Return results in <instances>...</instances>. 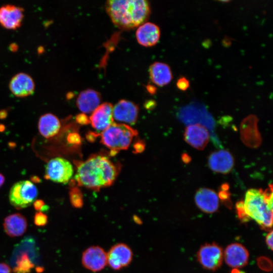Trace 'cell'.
<instances>
[{"label":"cell","mask_w":273,"mask_h":273,"mask_svg":"<svg viewBox=\"0 0 273 273\" xmlns=\"http://www.w3.org/2000/svg\"><path fill=\"white\" fill-rule=\"evenodd\" d=\"M68 141L71 144H77L80 142L79 135L76 133H71L68 136Z\"/></svg>","instance_id":"d6a6232c"},{"label":"cell","mask_w":273,"mask_h":273,"mask_svg":"<svg viewBox=\"0 0 273 273\" xmlns=\"http://www.w3.org/2000/svg\"><path fill=\"white\" fill-rule=\"evenodd\" d=\"M197 258L204 268L215 270L219 268L222 263L223 251L222 248L216 243H206L199 249Z\"/></svg>","instance_id":"52a82bcc"},{"label":"cell","mask_w":273,"mask_h":273,"mask_svg":"<svg viewBox=\"0 0 273 273\" xmlns=\"http://www.w3.org/2000/svg\"><path fill=\"white\" fill-rule=\"evenodd\" d=\"M232 273H242V271H240L238 269L234 268L232 271Z\"/></svg>","instance_id":"60d3db41"},{"label":"cell","mask_w":273,"mask_h":273,"mask_svg":"<svg viewBox=\"0 0 273 273\" xmlns=\"http://www.w3.org/2000/svg\"><path fill=\"white\" fill-rule=\"evenodd\" d=\"M107 254V264L117 270L128 266L132 261L133 253L126 244L117 243L112 246Z\"/></svg>","instance_id":"ba28073f"},{"label":"cell","mask_w":273,"mask_h":273,"mask_svg":"<svg viewBox=\"0 0 273 273\" xmlns=\"http://www.w3.org/2000/svg\"><path fill=\"white\" fill-rule=\"evenodd\" d=\"M258 263L259 267L264 270H269V267L271 269V262L266 257H260L258 259Z\"/></svg>","instance_id":"f546056e"},{"label":"cell","mask_w":273,"mask_h":273,"mask_svg":"<svg viewBox=\"0 0 273 273\" xmlns=\"http://www.w3.org/2000/svg\"><path fill=\"white\" fill-rule=\"evenodd\" d=\"M100 94L93 89H86L80 93L76 104L79 110L83 114L92 113L100 105Z\"/></svg>","instance_id":"ffe728a7"},{"label":"cell","mask_w":273,"mask_h":273,"mask_svg":"<svg viewBox=\"0 0 273 273\" xmlns=\"http://www.w3.org/2000/svg\"><path fill=\"white\" fill-rule=\"evenodd\" d=\"M257 117L250 115L241 123V138L244 144L250 148H256L261 143V137L257 128Z\"/></svg>","instance_id":"30bf717a"},{"label":"cell","mask_w":273,"mask_h":273,"mask_svg":"<svg viewBox=\"0 0 273 273\" xmlns=\"http://www.w3.org/2000/svg\"><path fill=\"white\" fill-rule=\"evenodd\" d=\"M150 78L152 82L159 86L168 84L172 78V74L168 65L164 63L155 62L149 67Z\"/></svg>","instance_id":"7402d4cb"},{"label":"cell","mask_w":273,"mask_h":273,"mask_svg":"<svg viewBox=\"0 0 273 273\" xmlns=\"http://www.w3.org/2000/svg\"><path fill=\"white\" fill-rule=\"evenodd\" d=\"M183 161L185 162H188L189 161V159H190V158L189 157L188 155H186V154H184V156H183Z\"/></svg>","instance_id":"f35d334b"},{"label":"cell","mask_w":273,"mask_h":273,"mask_svg":"<svg viewBox=\"0 0 273 273\" xmlns=\"http://www.w3.org/2000/svg\"><path fill=\"white\" fill-rule=\"evenodd\" d=\"M48 218L46 214L38 211L35 213L34 216V223L38 226H44L48 223Z\"/></svg>","instance_id":"484cf974"},{"label":"cell","mask_w":273,"mask_h":273,"mask_svg":"<svg viewBox=\"0 0 273 273\" xmlns=\"http://www.w3.org/2000/svg\"><path fill=\"white\" fill-rule=\"evenodd\" d=\"M106 12L113 23L123 29H132L146 22L151 7L145 0H110L105 4Z\"/></svg>","instance_id":"7a4b0ae2"},{"label":"cell","mask_w":273,"mask_h":273,"mask_svg":"<svg viewBox=\"0 0 273 273\" xmlns=\"http://www.w3.org/2000/svg\"><path fill=\"white\" fill-rule=\"evenodd\" d=\"M176 86L179 89L185 91L190 86L189 81L185 77H180L176 82Z\"/></svg>","instance_id":"f1b7e54d"},{"label":"cell","mask_w":273,"mask_h":273,"mask_svg":"<svg viewBox=\"0 0 273 273\" xmlns=\"http://www.w3.org/2000/svg\"><path fill=\"white\" fill-rule=\"evenodd\" d=\"M3 226L5 233L9 236L19 237L24 234L27 230V219L19 213L12 214L4 219Z\"/></svg>","instance_id":"44dd1931"},{"label":"cell","mask_w":273,"mask_h":273,"mask_svg":"<svg viewBox=\"0 0 273 273\" xmlns=\"http://www.w3.org/2000/svg\"><path fill=\"white\" fill-rule=\"evenodd\" d=\"M234 160L227 150H220L213 152L209 157L208 165L210 169L218 173H227L233 168Z\"/></svg>","instance_id":"e0dca14e"},{"label":"cell","mask_w":273,"mask_h":273,"mask_svg":"<svg viewBox=\"0 0 273 273\" xmlns=\"http://www.w3.org/2000/svg\"><path fill=\"white\" fill-rule=\"evenodd\" d=\"M5 178L4 175L0 173V188L5 183Z\"/></svg>","instance_id":"74e56055"},{"label":"cell","mask_w":273,"mask_h":273,"mask_svg":"<svg viewBox=\"0 0 273 273\" xmlns=\"http://www.w3.org/2000/svg\"><path fill=\"white\" fill-rule=\"evenodd\" d=\"M38 127L40 134L44 138L49 139L59 132L61 123L56 115L52 113H46L40 117Z\"/></svg>","instance_id":"603a6c76"},{"label":"cell","mask_w":273,"mask_h":273,"mask_svg":"<svg viewBox=\"0 0 273 273\" xmlns=\"http://www.w3.org/2000/svg\"><path fill=\"white\" fill-rule=\"evenodd\" d=\"M37 195V189L31 181L21 180L11 187L9 198L12 205L17 209H21L31 205Z\"/></svg>","instance_id":"5b68a950"},{"label":"cell","mask_w":273,"mask_h":273,"mask_svg":"<svg viewBox=\"0 0 273 273\" xmlns=\"http://www.w3.org/2000/svg\"><path fill=\"white\" fill-rule=\"evenodd\" d=\"M70 200L72 205L75 208H80L83 205L82 195L79 190L73 188L69 193Z\"/></svg>","instance_id":"d4e9b609"},{"label":"cell","mask_w":273,"mask_h":273,"mask_svg":"<svg viewBox=\"0 0 273 273\" xmlns=\"http://www.w3.org/2000/svg\"><path fill=\"white\" fill-rule=\"evenodd\" d=\"M117 173L116 167L111 161L98 155L89 158L77 166L74 179L81 186L98 190L111 186Z\"/></svg>","instance_id":"6da1fadb"},{"label":"cell","mask_w":273,"mask_h":273,"mask_svg":"<svg viewBox=\"0 0 273 273\" xmlns=\"http://www.w3.org/2000/svg\"><path fill=\"white\" fill-rule=\"evenodd\" d=\"M249 252L246 247L238 243L229 245L223 252V258L230 267L238 269L246 265L249 260Z\"/></svg>","instance_id":"7c38bea8"},{"label":"cell","mask_w":273,"mask_h":273,"mask_svg":"<svg viewBox=\"0 0 273 273\" xmlns=\"http://www.w3.org/2000/svg\"><path fill=\"white\" fill-rule=\"evenodd\" d=\"M34 267L26 253L22 254L17 260L16 265L13 268L14 273H29Z\"/></svg>","instance_id":"cb8c5ba5"},{"label":"cell","mask_w":273,"mask_h":273,"mask_svg":"<svg viewBox=\"0 0 273 273\" xmlns=\"http://www.w3.org/2000/svg\"><path fill=\"white\" fill-rule=\"evenodd\" d=\"M139 107L133 102L121 100L113 107V119L125 124H134L138 119Z\"/></svg>","instance_id":"8fae6325"},{"label":"cell","mask_w":273,"mask_h":273,"mask_svg":"<svg viewBox=\"0 0 273 273\" xmlns=\"http://www.w3.org/2000/svg\"><path fill=\"white\" fill-rule=\"evenodd\" d=\"M0 273H12V270L7 263L4 262L0 263Z\"/></svg>","instance_id":"e575fe53"},{"label":"cell","mask_w":273,"mask_h":273,"mask_svg":"<svg viewBox=\"0 0 273 273\" xmlns=\"http://www.w3.org/2000/svg\"><path fill=\"white\" fill-rule=\"evenodd\" d=\"M236 210L239 218L243 221H247L250 218L247 216L244 207L243 202L240 201L236 203Z\"/></svg>","instance_id":"83f0119b"},{"label":"cell","mask_w":273,"mask_h":273,"mask_svg":"<svg viewBox=\"0 0 273 273\" xmlns=\"http://www.w3.org/2000/svg\"><path fill=\"white\" fill-rule=\"evenodd\" d=\"M81 262L83 267L90 271H101L107 265V252L100 246H90L82 253Z\"/></svg>","instance_id":"9c48e42d"},{"label":"cell","mask_w":273,"mask_h":273,"mask_svg":"<svg viewBox=\"0 0 273 273\" xmlns=\"http://www.w3.org/2000/svg\"><path fill=\"white\" fill-rule=\"evenodd\" d=\"M33 206L36 210L40 212L47 211L49 209V207L45 204L44 202L40 199L35 200L33 202Z\"/></svg>","instance_id":"4dcf8cb0"},{"label":"cell","mask_w":273,"mask_h":273,"mask_svg":"<svg viewBox=\"0 0 273 273\" xmlns=\"http://www.w3.org/2000/svg\"><path fill=\"white\" fill-rule=\"evenodd\" d=\"M113 107L110 103L105 102L92 113L89 120L94 129L104 131L114 123Z\"/></svg>","instance_id":"9a60e30c"},{"label":"cell","mask_w":273,"mask_h":273,"mask_svg":"<svg viewBox=\"0 0 273 273\" xmlns=\"http://www.w3.org/2000/svg\"><path fill=\"white\" fill-rule=\"evenodd\" d=\"M247 216L255 220L263 229L269 230L272 225V188L271 185L265 191L248 190L243 202Z\"/></svg>","instance_id":"3957f363"},{"label":"cell","mask_w":273,"mask_h":273,"mask_svg":"<svg viewBox=\"0 0 273 273\" xmlns=\"http://www.w3.org/2000/svg\"><path fill=\"white\" fill-rule=\"evenodd\" d=\"M137 134V131L130 126L114 122L103 131L101 142L103 145L115 153L127 149L133 138Z\"/></svg>","instance_id":"277c9868"},{"label":"cell","mask_w":273,"mask_h":273,"mask_svg":"<svg viewBox=\"0 0 273 273\" xmlns=\"http://www.w3.org/2000/svg\"><path fill=\"white\" fill-rule=\"evenodd\" d=\"M31 179L34 182H36V183H38V182H40V179L39 178V177H37V176H33L32 178H31Z\"/></svg>","instance_id":"ab89813d"},{"label":"cell","mask_w":273,"mask_h":273,"mask_svg":"<svg viewBox=\"0 0 273 273\" xmlns=\"http://www.w3.org/2000/svg\"><path fill=\"white\" fill-rule=\"evenodd\" d=\"M185 141L198 150H203L207 145L209 134L203 125L196 123L187 127L184 132Z\"/></svg>","instance_id":"2e32d148"},{"label":"cell","mask_w":273,"mask_h":273,"mask_svg":"<svg viewBox=\"0 0 273 273\" xmlns=\"http://www.w3.org/2000/svg\"><path fill=\"white\" fill-rule=\"evenodd\" d=\"M24 18L22 8L13 5H6L0 7V24L10 30L19 28Z\"/></svg>","instance_id":"4fadbf2b"},{"label":"cell","mask_w":273,"mask_h":273,"mask_svg":"<svg viewBox=\"0 0 273 273\" xmlns=\"http://www.w3.org/2000/svg\"><path fill=\"white\" fill-rule=\"evenodd\" d=\"M195 201L198 207L205 213H213L219 207L218 195L210 189H199L195 195Z\"/></svg>","instance_id":"d6986e66"},{"label":"cell","mask_w":273,"mask_h":273,"mask_svg":"<svg viewBox=\"0 0 273 273\" xmlns=\"http://www.w3.org/2000/svg\"><path fill=\"white\" fill-rule=\"evenodd\" d=\"M73 172V166L68 160L56 157L47 163L44 178L53 182L66 184L72 177Z\"/></svg>","instance_id":"8992f818"},{"label":"cell","mask_w":273,"mask_h":273,"mask_svg":"<svg viewBox=\"0 0 273 273\" xmlns=\"http://www.w3.org/2000/svg\"><path fill=\"white\" fill-rule=\"evenodd\" d=\"M85 114L82 113L77 115L76 120L80 124H86L89 122V120Z\"/></svg>","instance_id":"1f68e13d"},{"label":"cell","mask_w":273,"mask_h":273,"mask_svg":"<svg viewBox=\"0 0 273 273\" xmlns=\"http://www.w3.org/2000/svg\"><path fill=\"white\" fill-rule=\"evenodd\" d=\"M272 231L271 230L265 237V242L268 248L272 250Z\"/></svg>","instance_id":"836d02e7"},{"label":"cell","mask_w":273,"mask_h":273,"mask_svg":"<svg viewBox=\"0 0 273 273\" xmlns=\"http://www.w3.org/2000/svg\"><path fill=\"white\" fill-rule=\"evenodd\" d=\"M9 89L16 97L24 98L32 95L35 90V83L29 74L20 72L15 74L11 79Z\"/></svg>","instance_id":"5bb4252c"},{"label":"cell","mask_w":273,"mask_h":273,"mask_svg":"<svg viewBox=\"0 0 273 273\" xmlns=\"http://www.w3.org/2000/svg\"><path fill=\"white\" fill-rule=\"evenodd\" d=\"M18 48V46L15 43H12L10 45V50L12 52L16 51Z\"/></svg>","instance_id":"8d00e7d4"},{"label":"cell","mask_w":273,"mask_h":273,"mask_svg":"<svg viewBox=\"0 0 273 273\" xmlns=\"http://www.w3.org/2000/svg\"><path fill=\"white\" fill-rule=\"evenodd\" d=\"M138 43L146 47L155 45L160 37V30L158 25L151 22H145L140 25L135 33Z\"/></svg>","instance_id":"ac0fdd59"},{"label":"cell","mask_w":273,"mask_h":273,"mask_svg":"<svg viewBox=\"0 0 273 273\" xmlns=\"http://www.w3.org/2000/svg\"><path fill=\"white\" fill-rule=\"evenodd\" d=\"M7 116V112L5 110L0 111V119H4Z\"/></svg>","instance_id":"d590c367"},{"label":"cell","mask_w":273,"mask_h":273,"mask_svg":"<svg viewBox=\"0 0 273 273\" xmlns=\"http://www.w3.org/2000/svg\"><path fill=\"white\" fill-rule=\"evenodd\" d=\"M229 186L226 184H223L221 186V190L219 192L218 198L223 202L227 204V205H229V203H231L230 193L228 191Z\"/></svg>","instance_id":"4316f807"}]
</instances>
